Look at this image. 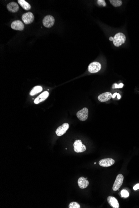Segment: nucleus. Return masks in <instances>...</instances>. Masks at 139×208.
Instances as JSON below:
<instances>
[{
    "label": "nucleus",
    "mask_w": 139,
    "mask_h": 208,
    "mask_svg": "<svg viewBox=\"0 0 139 208\" xmlns=\"http://www.w3.org/2000/svg\"><path fill=\"white\" fill-rule=\"evenodd\" d=\"M113 43L115 46L118 47L126 41V37L123 33H117L113 39Z\"/></svg>",
    "instance_id": "obj_1"
},
{
    "label": "nucleus",
    "mask_w": 139,
    "mask_h": 208,
    "mask_svg": "<svg viewBox=\"0 0 139 208\" xmlns=\"http://www.w3.org/2000/svg\"><path fill=\"white\" fill-rule=\"evenodd\" d=\"M73 147L74 151L77 153H83L86 150V146L83 144L81 140H76L73 144Z\"/></svg>",
    "instance_id": "obj_2"
},
{
    "label": "nucleus",
    "mask_w": 139,
    "mask_h": 208,
    "mask_svg": "<svg viewBox=\"0 0 139 208\" xmlns=\"http://www.w3.org/2000/svg\"><path fill=\"white\" fill-rule=\"evenodd\" d=\"M124 180V177L122 174H119L116 177V180L114 182L113 187V190L114 191H118L121 186L122 185Z\"/></svg>",
    "instance_id": "obj_3"
},
{
    "label": "nucleus",
    "mask_w": 139,
    "mask_h": 208,
    "mask_svg": "<svg viewBox=\"0 0 139 208\" xmlns=\"http://www.w3.org/2000/svg\"><path fill=\"white\" fill-rule=\"evenodd\" d=\"M77 117L81 121H85L88 118V110L87 108H83L76 114Z\"/></svg>",
    "instance_id": "obj_4"
},
{
    "label": "nucleus",
    "mask_w": 139,
    "mask_h": 208,
    "mask_svg": "<svg viewBox=\"0 0 139 208\" xmlns=\"http://www.w3.org/2000/svg\"><path fill=\"white\" fill-rule=\"evenodd\" d=\"M55 23V19L53 16L48 15L44 18L43 23L44 26L47 28H50L53 26Z\"/></svg>",
    "instance_id": "obj_5"
},
{
    "label": "nucleus",
    "mask_w": 139,
    "mask_h": 208,
    "mask_svg": "<svg viewBox=\"0 0 139 208\" xmlns=\"http://www.w3.org/2000/svg\"><path fill=\"white\" fill-rule=\"evenodd\" d=\"M101 69V65L100 64L97 62H94L89 64L88 69L89 73H98Z\"/></svg>",
    "instance_id": "obj_6"
},
{
    "label": "nucleus",
    "mask_w": 139,
    "mask_h": 208,
    "mask_svg": "<svg viewBox=\"0 0 139 208\" xmlns=\"http://www.w3.org/2000/svg\"><path fill=\"white\" fill-rule=\"evenodd\" d=\"M69 125L67 123H64L61 126H59L56 131V134L58 136H61L64 134L67 130L69 129Z\"/></svg>",
    "instance_id": "obj_7"
},
{
    "label": "nucleus",
    "mask_w": 139,
    "mask_h": 208,
    "mask_svg": "<svg viewBox=\"0 0 139 208\" xmlns=\"http://www.w3.org/2000/svg\"><path fill=\"white\" fill-rule=\"evenodd\" d=\"M22 19L25 24H29L33 22L34 20V16L31 12H27L23 15Z\"/></svg>",
    "instance_id": "obj_8"
},
{
    "label": "nucleus",
    "mask_w": 139,
    "mask_h": 208,
    "mask_svg": "<svg viewBox=\"0 0 139 208\" xmlns=\"http://www.w3.org/2000/svg\"><path fill=\"white\" fill-rule=\"evenodd\" d=\"M115 160L113 159L107 158L103 159L100 160L99 164L103 167H109L112 166L115 163Z\"/></svg>",
    "instance_id": "obj_9"
},
{
    "label": "nucleus",
    "mask_w": 139,
    "mask_h": 208,
    "mask_svg": "<svg viewBox=\"0 0 139 208\" xmlns=\"http://www.w3.org/2000/svg\"><path fill=\"white\" fill-rule=\"evenodd\" d=\"M113 95L109 92H106L101 94L98 97V100L101 102H106L111 99Z\"/></svg>",
    "instance_id": "obj_10"
},
{
    "label": "nucleus",
    "mask_w": 139,
    "mask_h": 208,
    "mask_svg": "<svg viewBox=\"0 0 139 208\" xmlns=\"http://www.w3.org/2000/svg\"><path fill=\"white\" fill-rule=\"evenodd\" d=\"M11 27L13 30L21 31L23 30L24 25L21 21H16L13 22L11 24Z\"/></svg>",
    "instance_id": "obj_11"
},
{
    "label": "nucleus",
    "mask_w": 139,
    "mask_h": 208,
    "mask_svg": "<svg viewBox=\"0 0 139 208\" xmlns=\"http://www.w3.org/2000/svg\"><path fill=\"white\" fill-rule=\"evenodd\" d=\"M107 202L109 205L114 208H119L120 207L119 204L117 199L115 197L112 196H109L107 198Z\"/></svg>",
    "instance_id": "obj_12"
},
{
    "label": "nucleus",
    "mask_w": 139,
    "mask_h": 208,
    "mask_svg": "<svg viewBox=\"0 0 139 208\" xmlns=\"http://www.w3.org/2000/svg\"><path fill=\"white\" fill-rule=\"evenodd\" d=\"M48 96H49V93L48 92L45 91L43 92L35 99L34 101V103L37 104L40 102H42L48 97Z\"/></svg>",
    "instance_id": "obj_13"
},
{
    "label": "nucleus",
    "mask_w": 139,
    "mask_h": 208,
    "mask_svg": "<svg viewBox=\"0 0 139 208\" xmlns=\"http://www.w3.org/2000/svg\"><path fill=\"white\" fill-rule=\"evenodd\" d=\"M78 183L79 187L80 188L82 189L86 188L87 187L89 184L88 180L86 179V178L83 177H80L78 179Z\"/></svg>",
    "instance_id": "obj_14"
},
{
    "label": "nucleus",
    "mask_w": 139,
    "mask_h": 208,
    "mask_svg": "<svg viewBox=\"0 0 139 208\" xmlns=\"http://www.w3.org/2000/svg\"><path fill=\"white\" fill-rule=\"evenodd\" d=\"M8 10L10 12L16 13L19 10V6L16 3L10 2L7 5Z\"/></svg>",
    "instance_id": "obj_15"
},
{
    "label": "nucleus",
    "mask_w": 139,
    "mask_h": 208,
    "mask_svg": "<svg viewBox=\"0 0 139 208\" xmlns=\"http://www.w3.org/2000/svg\"><path fill=\"white\" fill-rule=\"evenodd\" d=\"M18 1L21 6L25 10H28L31 8L30 5L24 0H19Z\"/></svg>",
    "instance_id": "obj_16"
},
{
    "label": "nucleus",
    "mask_w": 139,
    "mask_h": 208,
    "mask_svg": "<svg viewBox=\"0 0 139 208\" xmlns=\"http://www.w3.org/2000/svg\"><path fill=\"white\" fill-rule=\"evenodd\" d=\"M43 90V88L41 86H36L33 88L30 92V96H34L38 93L41 92Z\"/></svg>",
    "instance_id": "obj_17"
},
{
    "label": "nucleus",
    "mask_w": 139,
    "mask_h": 208,
    "mask_svg": "<svg viewBox=\"0 0 139 208\" xmlns=\"http://www.w3.org/2000/svg\"><path fill=\"white\" fill-rule=\"evenodd\" d=\"M109 1L111 4L115 7L121 6L122 4V1L121 0H110Z\"/></svg>",
    "instance_id": "obj_18"
},
{
    "label": "nucleus",
    "mask_w": 139,
    "mask_h": 208,
    "mask_svg": "<svg viewBox=\"0 0 139 208\" xmlns=\"http://www.w3.org/2000/svg\"><path fill=\"white\" fill-rule=\"evenodd\" d=\"M69 208H80L81 206L78 203L76 202H72L69 204Z\"/></svg>",
    "instance_id": "obj_19"
},
{
    "label": "nucleus",
    "mask_w": 139,
    "mask_h": 208,
    "mask_svg": "<svg viewBox=\"0 0 139 208\" xmlns=\"http://www.w3.org/2000/svg\"><path fill=\"white\" fill-rule=\"evenodd\" d=\"M121 196L124 198H127L129 196V193L127 190H123L121 192Z\"/></svg>",
    "instance_id": "obj_20"
},
{
    "label": "nucleus",
    "mask_w": 139,
    "mask_h": 208,
    "mask_svg": "<svg viewBox=\"0 0 139 208\" xmlns=\"http://www.w3.org/2000/svg\"><path fill=\"white\" fill-rule=\"evenodd\" d=\"M97 3L99 5H102V6L105 7L106 6V3L104 0H98L97 1Z\"/></svg>",
    "instance_id": "obj_21"
},
{
    "label": "nucleus",
    "mask_w": 139,
    "mask_h": 208,
    "mask_svg": "<svg viewBox=\"0 0 139 208\" xmlns=\"http://www.w3.org/2000/svg\"><path fill=\"white\" fill-rule=\"evenodd\" d=\"M124 86V84L122 83H120L119 84H117L116 83L114 84L113 86V89L114 88H122Z\"/></svg>",
    "instance_id": "obj_22"
},
{
    "label": "nucleus",
    "mask_w": 139,
    "mask_h": 208,
    "mask_svg": "<svg viewBox=\"0 0 139 208\" xmlns=\"http://www.w3.org/2000/svg\"><path fill=\"white\" fill-rule=\"evenodd\" d=\"M139 189V184H137V185H135L134 187H133V190H138Z\"/></svg>",
    "instance_id": "obj_23"
},
{
    "label": "nucleus",
    "mask_w": 139,
    "mask_h": 208,
    "mask_svg": "<svg viewBox=\"0 0 139 208\" xmlns=\"http://www.w3.org/2000/svg\"><path fill=\"white\" fill-rule=\"evenodd\" d=\"M117 94H118V93H115V94H113V96H112V98H115L116 96L117 95Z\"/></svg>",
    "instance_id": "obj_24"
},
{
    "label": "nucleus",
    "mask_w": 139,
    "mask_h": 208,
    "mask_svg": "<svg viewBox=\"0 0 139 208\" xmlns=\"http://www.w3.org/2000/svg\"><path fill=\"white\" fill-rule=\"evenodd\" d=\"M117 96H118V99H120L121 98V96L119 94H117Z\"/></svg>",
    "instance_id": "obj_25"
},
{
    "label": "nucleus",
    "mask_w": 139,
    "mask_h": 208,
    "mask_svg": "<svg viewBox=\"0 0 139 208\" xmlns=\"http://www.w3.org/2000/svg\"><path fill=\"white\" fill-rule=\"evenodd\" d=\"M113 37H110V38H109V40L110 41H113Z\"/></svg>",
    "instance_id": "obj_26"
},
{
    "label": "nucleus",
    "mask_w": 139,
    "mask_h": 208,
    "mask_svg": "<svg viewBox=\"0 0 139 208\" xmlns=\"http://www.w3.org/2000/svg\"><path fill=\"white\" fill-rule=\"evenodd\" d=\"M96 164V162H95V163H94V164Z\"/></svg>",
    "instance_id": "obj_27"
}]
</instances>
